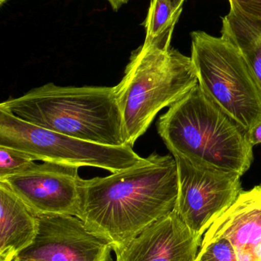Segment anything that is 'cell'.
<instances>
[{"mask_svg": "<svg viewBox=\"0 0 261 261\" xmlns=\"http://www.w3.org/2000/svg\"><path fill=\"white\" fill-rule=\"evenodd\" d=\"M178 194L174 156L152 153L130 168L84 179L79 218L114 251L173 213Z\"/></svg>", "mask_w": 261, "mask_h": 261, "instance_id": "6da1fadb", "label": "cell"}, {"mask_svg": "<svg viewBox=\"0 0 261 261\" xmlns=\"http://www.w3.org/2000/svg\"><path fill=\"white\" fill-rule=\"evenodd\" d=\"M0 110L40 128L102 145H126L114 89L49 83L0 104Z\"/></svg>", "mask_w": 261, "mask_h": 261, "instance_id": "7a4b0ae2", "label": "cell"}, {"mask_svg": "<svg viewBox=\"0 0 261 261\" xmlns=\"http://www.w3.org/2000/svg\"><path fill=\"white\" fill-rule=\"evenodd\" d=\"M158 133L172 154L243 176L254 161L249 132L199 84L159 117Z\"/></svg>", "mask_w": 261, "mask_h": 261, "instance_id": "3957f363", "label": "cell"}, {"mask_svg": "<svg viewBox=\"0 0 261 261\" xmlns=\"http://www.w3.org/2000/svg\"><path fill=\"white\" fill-rule=\"evenodd\" d=\"M171 40H145L132 52L122 80L113 87L126 144L133 147L156 115L199 83L191 57L170 46Z\"/></svg>", "mask_w": 261, "mask_h": 261, "instance_id": "277c9868", "label": "cell"}, {"mask_svg": "<svg viewBox=\"0 0 261 261\" xmlns=\"http://www.w3.org/2000/svg\"><path fill=\"white\" fill-rule=\"evenodd\" d=\"M191 58L205 94L248 132L261 122V89L235 44L193 32Z\"/></svg>", "mask_w": 261, "mask_h": 261, "instance_id": "5b68a950", "label": "cell"}, {"mask_svg": "<svg viewBox=\"0 0 261 261\" xmlns=\"http://www.w3.org/2000/svg\"><path fill=\"white\" fill-rule=\"evenodd\" d=\"M0 146L26 152L35 161L93 167L116 173L144 161L133 147L102 145L44 129L0 110Z\"/></svg>", "mask_w": 261, "mask_h": 261, "instance_id": "8992f818", "label": "cell"}, {"mask_svg": "<svg viewBox=\"0 0 261 261\" xmlns=\"http://www.w3.org/2000/svg\"><path fill=\"white\" fill-rule=\"evenodd\" d=\"M173 156L179 178L175 211L190 230L202 239L215 221L243 191L242 176L180 155Z\"/></svg>", "mask_w": 261, "mask_h": 261, "instance_id": "52a82bcc", "label": "cell"}, {"mask_svg": "<svg viewBox=\"0 0 261 261\" xmlns=\"http://www.w3.org/2000/svg\"><path fill=\"white\" fill-rule=\"evenodd\" d=\"M78 167L35 163L3 182L37 215H68L79 218L84 179Z\"/></svg>", "mask_w": 261, "mask_h": 261, "instance_id": "ba28073f", "label": "cell"}, {"mask_svg": "<svg viewBox=\"0 0 261 261\" xmlns=\"http://www.w3.org/2000/svg\"><path fill=\"white\" fill-rule=\"evenodd\" d=\"M38 223L35 240L17 256L45 261L113 260L112 245L77 216L38 215Z\"/></svg>", "mask_w": 261, "mask_h": 261, "instance_id": "9c48e42d", "label": "cell"}, {"mask_svg": "<svg viewBox=\"0 0 261 261\" xmlns=\"http://www.w3.org/2000/svg\"><path fill=\"white\" fill-rule=\"evenodd\" d=\"M202 241L174 211L113 251L116 261H195Z\"/></svg>", "mask_w": 261, "mask_h": 261, "instance_id": "30bf717a", "label": "cell"}, {"mask_svg": "<svg viewBox=\"0 0 261 261\" xmlns=\"http://www.w3.org/2000/svg\"><path fill=\"white\" fill-rule=\"evenodd\" d=\"M212 238L228 239L239 261H261V185L243 190L202 239Z\"/></svg>", "mask_w": 261, "mask_h": 261, "instance_id": "8fae6325", "label": "cell"}, {"mask_svg": "<svg viewBox=\"0 0 261 261\" xmlns=\"http://www.w3.org/2000/svg\"><path fill=\"white\" fill-rule=\"evenodd\" d=\"M38 215L0 181V261H11L38 232Z\"/></svg>", "mask_w": 261, "mask_h": 261, "instance_id": "7c38bea8", "label": "cell"}, {"mask_svg": "<svg viewBox=\"0 0 261 261\" xmlns=\"http://www.w3.org/2000/svg\"><path fill=\"white\" fill-rule=\"evenodd\" d=\"M221 33L240 50L261 89V18L231 9L222 18Z\"/></svg>", "mask_w": 261, "mask_h": 261, "instance_id": "4fadbf2b", "label": "cell"}, {"mask_svg": "<svg viewBox=\"0 0 261 261\" xmlns=\"http://www.w3.org/2000/svg\"><path fill=\"white\" fill-rule=\"evenodd\" d=\"M181 13L176 12L167 0H151L147 18L142 24L146 30L145 40L173 36Z\"/></svg>", "mask_w": 261, "mask_h": 261, "instance_id": "5bb4252c", "label": "cell"}, {"mask_svg": "<svg viewBox=\"0 0 261 261\" xmlns=\"http://www.w3.org/2000/svg\"><path fill=\"white\" fill-rule=\"evenodd\" d=\"M196 261H239L232 244L225 238L202 239Z\"/></svg>", "mask_w": 261, "mask_h": 261, "instance_id": "9a60e30c", "label": "cell"}, {"mask_svg": "<svg viewBox=\"0 0 261 261\" xmlns=\"http://www.w3.org/2000/svg\"><path fill=\"white\" fill-rule=\"evenodd\" d=\"M35 161L26 152L0 146V180L27 170Z\"/></svg>", "mask_w": 261, "mask_h": 261, "instance_id": "2e32d148", "label": "cell"}, {"mask_svg": "<svg viewBox=\"0 0 261 261\" xmlns=\"http://www.w3.org/2000/svg\"><path fill=\"white\" fill-rule=\"evenodd\" d=\"M231 9H236L245 15L261 18V0H229Z\"/></svg>", "mask_w": 261, "mask_h": 261, "instance_id": "e0dca14e", "label": "cell"}, {"mask_svg": "<svg viewBox=\"0 0 261 261\" xmlns=\"http://www.w3.org/2000/svg\"><path fill=\"white\" fill-rule=\"evenodd\" d=\"M249 141L252 146L261 144V122L250 130Z\"/></svg>", "mask_w": 261, "mask_h": 261, "instance_id": "ac0fdd59", "label": "cell"}, {"mask_svg": "<svg viewBox=\"0 0 261 261\" xmlns=\"http://www.w3.org/2000/svg\"><path fill=\"white\" fill-rule=\"evenodd\" d=\"M107 1L110 3L113 10L114 12H117L121 9V6L127 4L130 0H107Z\"/></svg>", "mask_w": 261, "mask_h": 261, "instance_id": "d6986e66", "label": "cell"}, {"mask_svg": "<svg viewBox=\"0 0 261 261\" xmlns=\"http://www.w3.org/2000/svg\"><path fill=\"white\" fill-rule=\"evenodd\" d=\"M176 12H182V5L185 0H167Z\"/></svg>", "mask_w": 261, "mask_h": 261, "instance_id": "ffe728a7", "label": "cell"}, {"mask_svg": "<svg viewBox=\"0 0 261 261\" xmlns=\"http://www.w3.org/2000/svg\"><path fill=\"white\" fill-rule=\"evenodd\" d=\"M11 261H45L41 259L31 258V257H21L19 256H15Z\"/></svg>", "mask_w": 261, "mask_h": 261, "instance_id": "44dd1931", "label": "cell"}, {"mask_svg": "<svg viewBox=\"0 0 261 261\" xmlns=\"http://www.w3.org/2000/svg\"><path fill=\"white\" fill-rule=\"evenodd\" d=\"M7 1L8 0H0V6H3Z\"/></svg>", "mask_w": 261, "mask_h": 261, "instance_id": "7402d4cb", "label": "cell"}, {"mask_svg": "<svg viewBox=\"0 0 261 261\" xmlns=\"http://www.w3.org/2000/svg\"><path fill=\"white\" fill-rule=\"evenodd\" d=\"M195 261H196V260H195Z\"/></svg>", "mask_w": 261, "mask_h": 261, "instance_id": "603a6c76", "label": "cell"}]
</instances>
